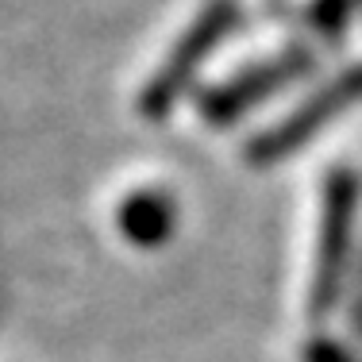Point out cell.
Instances as JSON below:
<instances>
[{
	"instance_id": "6da1fadb",
	"label": "cell",
	"mask_w": 362,
	"mask_h": 362,
	"mask_svg": "<svg viewBox=\"0 0 362 362\" xmlns=\"http://www.w3.org/2000/svg\"><path fill=\"white\" fill-rule=\"evenodd\" d=\"M239 23V0H209L201 12L189 20V28L177 35L170 47V54L162 58V66L151 74V81L139 93V112L151 124L166 119L170 112L181 105L189 89H193L197 74L204 70V62L212 58V50L235 31Z\"/></svg>"
},
{
	"instance_id": "7a4b0ae2",
	"label": "cell",
	"mask_w": 362,
	"mask_h": 362,
	"mask_svg": "<svg viewBox=\"0 0 362 362\" xmlns=\"http://www.w3.org/2000/svg\"><path fill=\"white\" fill-rule=\"evenodd\" d=\"M362 201V181L351 170H332L324 181V209H320V243H316V270L308 289V316L324 320L335 308L347 274V258L355 247V220Z\"/></svg>"
},
{
	"instance_id": "3957f363",
	"label": "cell",
	"mask_w": 362,
	"mask_h": 362,
	"mask_svg": "<svg viewBox=\"0 0 362 362\" xmlns=\"http://www.w3.org/2000/svg\"><path fill=\"white\" fill-rule=\"evenodd\" d=\"M362 105V62L347 66L343 74H335L332 81H324L316 93H308L286 119L270 124L266 132H258L251 143L243 146V158L251 166H274L286 162L289 154L305 151L327 124H335V116H343L347 108Z\"/></svg>"
},
{
	"instance_id": "277c9868",
	"label": "cell",
	"mask_w": 362,
	"mask_h": 362,
	"mask_svg": "<svg viewBox=\"0 0 362 362\" xmlns=\"http://www.w3.org/2000/svg\"><path fill=\"white\" fill-rule=\"evenodd\" d=\"M316 66V54L313 47L305 42H293V47L278 50L274 58L266 62H255V66H243L239 74H231L228 81L212 85V89L201 93V119L209 127H231L247 116L251 108L266 105L270 97H278L281 89H289L293 81L308 77Z\"/></svg>"
},
{
	"instance_id": "5b68a950",
	"label": "cell",
	"mask_w": 362,
	"mask_h": 362,
	"mask_svg": "<svg viewBox=\"0 0 362 362\" xmlns=\"http://www.w3.org/2000/svg\"><path fill=\"white\" fill-rule=\"evenodd\" d=\"M174 223H177V204L162 189H135L116 209L119 235L132 247H143V251H154V247L170 243Z\"/></svg>"
},
{
	"instance_id": "8992f818",
	"label": "cell",
	"mask_w": 362,
	"mask_h": 362,
	"mask_svg": "<svg viewBox=\"0 0 362 362\" xmlns=\"http://www.w3.org/2000/svg\"><path fill=\"white\" fill-rule=\"evenodd\" d=\"M355 4H358V0H308L305 20H308V28H313L320 39L339 42L343 35H347V28H351Z\"/></svg>"
},
{
	"instance_id": "52a82bcc",
	"label": "cell",
	"mask_w": 362,
	"mask_h": 362,
	"mask_svg": "<svg viewBox=\"0 0 362 362\" xmlns=\"http://www.w3.org/2000/svg\"><path fill=\"white\" fill-rule=\"evenodd\" d=\"M305 362H355V358H351L343 347H335V343L320 339V343H313V347L305 351Z\"/></svg>"
},
{
	"instance_id": "ba28073f",
	"label": "cell",
	"mask_w": 362,
	"mask_h": 362,
	"mask_svg": "<svg viewBox=\"0 0 362 362\" xmlns=\"http://www.w3.org/2000/svg\"><path fill=\"white\" fill-rule=\"evenodd\" d=\"M358 4H362V0H358Z\"/></svg>"
}]
</instances>
